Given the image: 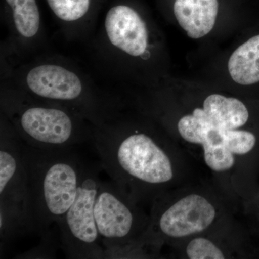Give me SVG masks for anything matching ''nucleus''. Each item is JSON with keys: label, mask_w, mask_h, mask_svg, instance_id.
<instances>
[{"label": "nucleus", "mask_w": 259, "mask_h": 259, "mask_svg": "<svg viewBox=\"0 0 259 259\" xmlns=\"http://www.w3.org/2000/svg\"><path fill=\"white\" fill-rule=\"evenodd\" d=\"M202 148V156L206 166L217 174L231 171L236 164V155L230 151L222 142H205Z\"/></svg>", "instance_id": "obj_15"}, {"label": "nucleus", "mask_w": 259, "mask_h": 259, "mask_svg": "<svg viewBox=\"0 0 259 259\" xmlns=\"http://www.w3.org/2000/svg\"><path fill=\"white\" fill-rule=\"evenodd\" d=\"M221 214V205L209 194L191 192L176 198L163 193L153 202L147 229L136 250L205 234L217 225Z\"/></svg>", "instance_id": "obj_3"}, {"label": "nucleus", "mask_w": 259, "mask_h": 259, "mask_svg": "<svg viewBox=\"0 0 259 259\" xmlns=\"http://www.w3.org/2000/svg\"><path fill=\"white\" fill-rule=\"evenodd\" d=\"M192 114L214 127L224 130L241 128L250 119L249 110L244 102L219 94L206 97L202 107L194 109Z\"/></svg>", "instance_id": "obj_10"}, {"label": "nucleus", "mask_w": 259, "mask_h": 259, "mask_svg": "<svg viewBox=\"0 0 259 259\" xmlns=\"http://www.w3.org/2000/svg\"><path fill=\"white\" fill-rule=\"evenodd\" d=\"M91 131L104 171L138 204H152L176 182L173 146L156 133L106 122Z\"/></svg>", "instance_id": "obj_1"}, {"label": "nucleus", "mask_w": 259, "mask_h": 259, "mask_svg": "<svg viewBox=\"0 0 259 259\" xmlns=\"http://www.w3.org/2000/svg\"><path fill=\"white\" fill-rule=\"evenodd\" d=\"M54 14L61 20L73 22L84 16L90 8V0H47Z\"/></svg>", "instance_id": "obj_16"}, {"label": "nucleus", "mask_w": 259, "mask_h": 259, "mask_svg": "<svg viewBox=\"0 0 259 259\" xmlns=\"http://www.w3.org/2000/svg\"><path fill=\"white\" fill-rule=\"evenodd\" d=\"M103 170L100 162L84 161L76 198L58 224L61 248L70 258L105 257L95 218V199Z\"/></svg>", "instance_id": "obj_7"}, {"label": "nucleus", "mask_w": 259, "mask_h": 259, "mask_svg": "<svg viewBox=\"0 0 259 259\" xmlns=\"http://www.w3.org/2000/svg\"><path fill=\"white\" fill-rule=\"evenodd\" d=\"M218 0H175L174 13L188 37L199 39L208 35L215 25Z\"/></svg>", "instance_id": "obj_11"}, {"label": "nucleus", "mask_w": 259, "mask_h": 259, "mask_svg": "<svg viewBox=\"0 0 259 259\" xmlns=\"http://www.w3.org/2000/svg\"><path fill=\"white\" fill-rule=\"evenodd\" d=\"M28 171L23 143L14 128L2 127L0 139V233L9 241L33 231Z\"/></svg>", "instance_id": "obj_4"}, {"label": "nucleus", "mask_w": 259, "mask_h": 259, "mask_svg": "<svg viewBox=\"0 0 259 259\" xmlns=\"http://www.w3.org/2000/svg\"><path fill=\"white\" fill-rule=\"evenodd\" d=\"M11 110L14 129L25 144L40 150L75 148L91 140L82 116L60 105L17 104Z\"/></svg>", "instance_id": "obj_6"}, {"label": "nucleus", "mask_w": 259, "mask_h": 259, "mask_svg": "<svg viewBox=\"0 0 259 259\" xmlns=\"http://www.w3.org/2000/svg\"><path fill=\"white\" fill-rule=\"evenodd\" d=\"M22 143L34 231L45 238L51 225L59 224L74 202L84 161L74 148L40 150Z\"/></svg>", "instance_id": "obj_2"}, {"label": "nucleus", "mask_w": 259, "mask_h": 259, "mask_svg": "<svg viewBox=\"0 0 259 259\" xmlns=\"http://www.w3.org/2000/svg\"><path fill=\"white\" fill-rule=\"evenodd\" d=\"M256 136L245 129L227 130L226 145L236 156H243L253 151L257 144Z\"/></svg>", "instance_id": "obj_17"}, {"label": "nucleus", "mask_w": 259, "mask_h": 259, "mask_svg": "<svg viewBox=\"0 0 259 259\" xmlns=\"http://www.w3.org/2000/svg\"><path fill=\"white\" fill-rule=\"evenodd\" d=\"M26 84L35 96L51 102L66 104L68 108L88 118L94 125L105 122L107 116L95 99L89 97L79 76L54 64H44L30 70Z\"/></svg>", "instance_id": "obj_8"}, {"label": "nucleus", "mask_w": 259, "mask_h": 259, "mask_svg": "<svg viewBox=\"0 0 259 259\" xmlns=\"http://www.w3.org/2000/svg\"><path fill=\"white\" fill-rule=\"evenodd\" d=\"M107 38L116 49L133 57L147 53V26L139 13L127 5H117L107 12L105 20Z\"/></svg>", "instance_id": "obj_9"}, {"label": "nucleus", "mask_w": 259, "mask_h": 259, "mask_svg": "<svg viewBox=\"0 0 259 259\" xmlns=\"http://www.w3.org/2000/svg\"><path fill=\"white\" fill-rule=\"evenodd\" d=\"M184 253L190 259H223L230 258L231 253L216 239L205 234L186 240Z\"/></svg>", "instance_id": "obj_14"}, {"label": "nucleus", "mask_w": 259, "mask_h": 259, "mask_svg": "<svg viewBox=\"0 0 259 259\" xmlns=\"http://www.w3.org/2000/svg\"><path fill=\"white\" fill-rule=\"evenodd\" d=\"M139 205L113 181L102 180L95 199V218L105 257L136 251L150 219Z\"/></svg>", "instance_id": "obj_5"}, {"label": "nucleus", "mask_w": 259, "mask_h": 259, "mask_svg": "<svg viewBox=\"0 0 259 259\" xmlns=\"http://www.w3.org/2000/svg\"><path fill=\"white\" fill-rule=\"evenodd\" d=\"M13 10L15 28L21 36H35L40 28V17L35 0H5Z\"/></svg>", "instance_id": "obj_13"}, {"label": "nucleus", "mask_w": 259, "mask_h": 259, "mask_svg": "<svg viewBox=\"0 0 259 259\" xmlns=\"http://www.w3.org/2000/svg\"><path fill=\"white\" fill-rule=\"evenodd\" d=\"M232 79L241 86L259 83V34L237 48L228 63Z\"/></svg>", "instance_id": "obj_12"}]
</instances>
